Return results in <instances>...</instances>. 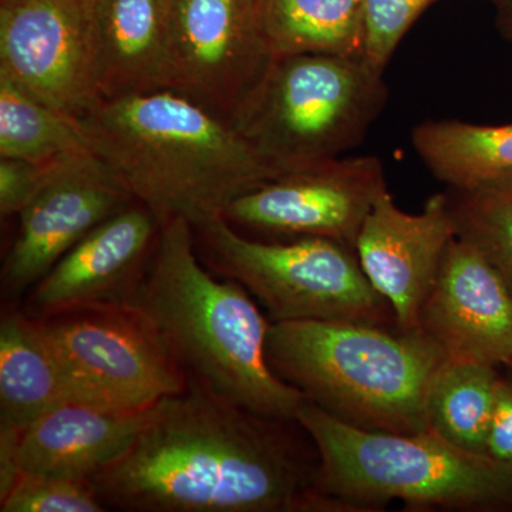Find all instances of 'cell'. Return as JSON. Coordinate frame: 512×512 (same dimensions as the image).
Masks as SVG:
<instances>
[{
  "instance_id": "6da1fadb",
  "label": "cell",
  "mask_w": 512,
  "mask_h": 512,
  "mask_svg": "<svg viewBox=\"0 0 512 512\" xmlns=\"http://www.w3.org/2000/svg\"><path fill=\"white\" fill-rule=\"evenodd\" d=\"M316 480L318 454L298 421L251 412L188 380L90 481L109 510L348 512Z\"/></svg>"
},
{
  "instance_id": "7a4b0ae2",
  "label": "cell",
  "mask_w": 512,
  "mask_h": 512,
  "mask_svg": "<svg viewBox=\"0 0 512 512\" xmlns=\"http://www.w3.org/2000/svg\"><path fill=\"white\" fill-rule=\"evenodd\" d=\"M93 153L160 225L225 217L278 178L231 121L171 89L99 101L79 120Z\"/></svg>"
},
{
  "instance_id": "3957f363",
  "label": "cell",
  "mask_w": 512,
  "mask_h": 512,
  "mask_svg": "<svg viewBox=\"0 0 512 512\" xmlns=\"http://www.w3.org/2000/svg\"><path fill=\"white\" fill-rule=\"evenodd\" d=\"M255 302L244 286L204 265L190 222L161 225L136 305L160 330L187 379L251 412L296 420L306 399L269 366L271 320Z\"/></svg>"
},
{
  "instance_id": "277c9868",
  "label": "cell",
  "mask_w": 512,
  "mask_h": 512,
  "mask_svg": "<svg viewBox=\"0 0 512 512\" xmlns=\"http://www.w3.org/2000/svg\"><path fill=\"white\" fill-rule=\"evenodd\" d=\"M266 359L284 382L342 423L369 431H429L431 380L446 362L420 329L346 320L271 322Z\"/></svg>"
},
{
  "instance_id": "5b68a950",
  "label": "cell",
  "mask_w": 512,
  "mask_h": 512,
  "mask_svg": "<svg viewBox=\"0 0 512 512\" xmlns=\"http://www.w3.org/2000/svg\"><path fill=\"white\" fill-rule=\"evenodd\" d=\"M318 454V491L348 512L390 501L414 510L490 511L512 507V468L471 453L434 431L356 429L306 400L296 414Z\"/></svg>"
},
{
  "instance_id": "8992f818",
  "label": "cell",
  "mask_w": 512,
  "mask_h": 512,
  "mask_svg": "<svg viewBox=\"0 0 512 512\" xmlns=\"http://www.w3.org/2000/svg\"><path fill=\"white\" fill-rule=\"evenodd\" d=\"M387 94L383 73L363 57H276L229 121L281 177L336 160L362 143Z\"/></svg>"
},
{
  "instance_id": "52a82bcc",
  "label": "cell",
  "mask_w": 512,
  "mask_h": 512,
  "mask_svg": "<svg viewBox=\"0 0 512 512\" xmlns=\"http://www.w3.org/2000/svg\"><path fill=\"white\" fill-rule=\"evenodd\" d=\"M201 261L244 286L271 322L346 320L396 325L392 306L370 284L352 249L325 238L254 241L225 218L194 228ZM397 326V325H396Z\"/></svg>"
},
{
  "instance_id": "ba28073f",
  "label": "cell",
  "mask_w": 512,
  "mask_h": 512,
  "mask_svg": "<svg viewBox=\"0 0 512 512\" xmlns=\"http://www.w3.org/2000/svg\"><path fill=\"white\" fill-rule=\"evenodd\" d=\"M35 319L86 402L140 409L187 389V375L138 305L92 306Z\"/></svg>"
},
{
  "instance_id": "9c48e42d",
  "label": "cell",
  "mask_w": 512,
  "mask_h": 512,
  "mask_svg": "<svg viewBox=\"0 0 512 512\" xmlns=\"http://www.w3.org/2000/svg\"><path fill=\"white\" fill-rule=\"evenodd\" d=\"M274 60L261 0H173L168 89L231 120Z\"/></svg>"
},
{
  "instance_id": "30bf717a",
  "label": "cell",
  "mask_w": 512,
  "mask_h": 512,
  "mask_svg": "<svg viewBox=\"0 0 512 512\" xmlns=\"http://www.w3.org/2000/svg\"><path fill=\"white\" fill-rule=\"evenodd\" d=\"M0 74L74 120L101 101L96 0L0 2Z\"/></svg>"
},
{
  "instance_id": "8fae6325",
  "label": "cell",
  "mask_w": 512,
  "mask_h": 512,
  "mask_svg": "<svg viewBox=\"0 0 512 512\" xmlns=\"http://www.w3.org/2000/svg\"><path fill=\"white\" fill-rule=\"evenodd\" d=\"M386 188L379 158L340 157L245 192L224 218L272 234L330 239L356 252L367 215Z\"/></svg>"
},
{
  "instance_id": "7c38bea8",
  "label": "cell",
  "mask_w": 512,
  "mask_h": 512,
  "mask_svg": "<svg viewBox=\"0 0 512 512\" xmlns=\"http://www.w3.org/2000/svg\"><path fill=\"white\" fill-rule=\"evenodd\" d=\"M160 222L134 201L74 245L28 293L26 315L46 318L92 306L136 305Z\"/></svg>"
},
{
  "instance_id": "4fadbf2b",
  "label": "cell",
  "mask_w": 512,
  "mask_h": 512,
  "mask_svg": "<svg viewBox=\"0 0 512 512\" xmlns=\"http://www.w3.org/2000/svg\"><path fill=\"white\" fill-rule=\"evenodd\" d=\"M456 237L447 192L430 197L419 214L400 210L387 188L376 198L356 254L370 284L392 306L397 328L419 329L421 306Z\"/></svg>"
},
{
  "instance_id": "5bb4252c",
  "label": "cell",
  "mask_w": 512,
  "mask_h": 512,
  "mask_svg": "<svg viewBox=\"0 0 512 512\" xmlns=\"http://www.w3.org/2000/svg\"><path fill=\"white\" fill-rule=\"evenodd\" d=\"M419 329L447 360L510 367V286L476 247L456 237L421 306Z\"/></svg>"
},
{
  "instance_id": "9a60e30c",
  "label": "cell",
  "mask_w": 512,
  "mask_h": 512,
  "mask_svg": "<svg viewBox=\"0 0 512 512\" xmlns=\"http://www.w3.org/2000/svg\"><path fill=\"white\" fill-rule=\"evenodd\" d=\"M156 406L126 409L67 402L19 433L0 429V494L20 473L92 480L126 453Z\"/></svg>"
},
{
  "instance_id": "2e32d148",
  "label": "cell",
  "mask_w": 512,
  "mask_h": 512,
  "mask_svg": "<svg viewBox=\"0 0 512 512\" xmlns=\"http://www.w3.org/2000/svg\"><path fill=\"white\" fill-rule=\"evenodd\" d=\"M131 195L94 156L67 171L26 205L2 268V291H30L87 234L127 205Z\"/></svg>"
},
{
  "instance_id": "e0dca14e",
  "label": "cell",
  "mask_w": 512,
  "mask_h": 512,
  "mask_svg": "<svg viewBox=\"0 0 512 512\" xmlns=\"http://www.w3.org/2000/svg\"><path fill=\"white\" fill-rule=\"evenodd\" d=\"M173 0H96L101 100L168 89Z\"/></svg>"
},
{
  "instance_id": "ac0fdd59",
  "label": "cell",
  "mask_w": 512,
  "mask_h": 512,
  "mask_svg": "<svg viewBox=\"0 0 512 512\" xmlns=\"http://www.w3.org/2000/svg\"><path fill=\"white\" fill-rule=\"evenodd\" d=\"M82 393L49 345L36 319L3 313L0 323V429L19 433L40 416Z\"/></svg>"
},
{
  "instance_id": "d6986e66",
  "label": "cell",
  "mask_w": 512,
  "mask_h": 512,
  "mask_svg": "<svg viewBox=\"0 0 512 512\" xmlns=\"http://www.w3.org/2000/svg\"><path fill=\"white\" fill-rule=\"evenodd\" d=\"M262 23L276 57H363L366 0H261Z\"/></svg>"
},
{
  "instance_id": "ffe728a7",
  "label": "cell",
  "mask_w": 512,
  "mask_h": 512,
  "mask_svg": "<svg viewBox=\"0 0 512 512\" xmlns=\"http://www.w3.org/2000/svg\"><path fill=\"white\" fill-rule=\"evenodd\" d=\"M412 140L424 165L453 190L512 175V123L424 121L414 128Z\"/></svg>"
},
{
  "instance_id": "44dd1931",
  "label": "cell",
  "mask_w": 512,
  "mask_h": 512,
  "mask_svg": "<svg viewBox=\"0 0 512 512\" xmlns=\"http://www.w3.org/2000/svg\"><path fill=\"white\" fill-rule=\"evenodd\" d=\"M500 377L497 367L446 359L430 384L429 429L463 450L487 454Z\"/></svg>"
},
{
  "instance_id": "7402d4cb",
  "label": "cell",
  "mask_w": 512,
  "mask_h": 512,
  "mask_svg": "<svg viewBox=\"0 0 512 512\" xmlns=\"http://www.w3.org/2000/svg\"><path fill=\"white\" fill-rule=\"evenodd\" d=\"M93 153L79 120L0 74V157L47 161Z\"/></svg>"
},
{
  "instance_id": "603a6c76",
  "label": "cell",
  "mask_w": 512,
  "mask_h": 512,
  "mask_svg": "<svg viewBox=\"0 0 512 512\" xmlns=\"http://www.w3.org/2000/svg\"><path fill=\"white\" fill-rule=\"evenodd\" d=\"M447 194L457 237L476 247L512 292V175Z\"/></svg>"
},
{
  "instance_id": "cb8c5ba5",
  "label": "cell",
  "mask_w": 512,
  "mask_h": 512,
  "mask_svg": "<svg viewBox=\"0 0 512 512\" xmlns=\"http://www.w3.org/2000/svg\"><path fill=\"white\" fill-rule=\"evenodd\" d=\"M109 508L90 480L20 473L0 494L2 512H103Z\"/></svg>"
},
{
  "instance_id": "d4e9b609",
  "label": "cell",
  "mask_w": 512,
  "mask_h": 512,
  "mask_svg": "<svg viewBox=\"0 0 512 512\" xmlns=\"http://www.w3.org/2000/svg\"><path fill=\"white\" fill-rule=\"evenodd\" d=\"M436 0H366V60L377 72L387 64L424 10Z\"/></svg>"
},
{
  "instance_id": "484cf974",
  "label": "cell",
  "mask_w": 512,
  "mask_h": 512,
  "mask_svg": "<svg viewBox=\"0 0 512 512\" xmlns=\"http://www.w3.org/2000/svg\"><path fill=\"white\" fill-rule=\"evenodd\" d=\"M94 153L47 161L0 157V214L19 215L37 195Z\"/></svg>"
},
{
  "instance_id": "4316f807",
  "label": "cell",
  "mask_w": 512,
  "mask_h": 512,
  "mask_svg": "<svg viewBox=\"0 0 512 512\" xmlns=\"http://www.w3.org/2000/svg\"><path fill=\"white\" fill-rule=\"evenodd\" d=\"M487 454L512 468V376H501L498 383Z\"/></svg>"
},
{
  "instance_id": "83f0119b",
  "label": "cell",
  "mask_w": 512,
  "mask_h": 512,
  "mask_svg": "<svg viewBox=\"0 0 512 512\" xmlns=\"http://www.w3.org/2000/svg\"><path fill=\"white\" fill-rule=\"evenodd\" d=\"M497 26L501 35L512 42V0L500 3L498 8Z\"/></svg>"
},
{
  "instance_id": "f1b7e54d",
  "label": "cell",
  "mask_w": 512,
  "mask_h": 512,
  "mask_svg": "<svg viewBox=\"0 0 512 512\" xmlns=\"http://www.w3.org/2000/svg\"><path fill=\"white\" fill-rule=\"evenodd\" d=\"M495 2H498V5H500V3L510 2V0H495Z\"/></svg>"
},
{
  "instance_id": "f546056e",
  "label": "cell",
  "mask_w": 512,
  "mask_h": 512,
  "mask_svg": "<svg viewBox=\"0 0 512 512\" xmlns=\"http://www.w3.org/2000/svg\"><path fill=\"white\" fill-rule=\"evenodd\" d=\"M0 2H6V0H0Z\"/></svg>"
},
{
  "instance_id": "4dcf8cb0",
  "label": "cell",
  "mask_w": 512,
  "mask_h": 512,
  "mask_svg": "<svg viewBox=\"0 0 512 512\" xmlns=\"http://www.w3.org/2000/svg\"><path fill=\"white\" fill-rule=\"evenodd\" d=\"M510 367H511V370H512V365Z\"/></svg>"
}]
</instances>
